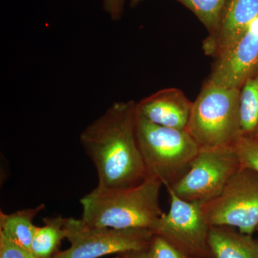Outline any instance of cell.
I'll use <instances>...</instances> for the list:
<instances>
[{
	"label": "cell",
	"instance_id": "obj_1",
	"mask_svg": "<svg viewBox=\"0 0 258 258\" xmlns=\"http://www.w3.org/2000/svg\"><path fill=\"white\" fill-rule=\"evenodd\" d=\"M136 115L137 103L115 102L81 132L80 143L96 168L98 186L131 187L147 177Z\"/></svg>",
	"mask_w": 258,
	"mask_h": 258
},
{
	"label": "cell",
	"instance_id": "obj_2",
	"mask_svg": "<svg viewBox=\"0 0 258 258\" xmlns=\"http://www.w3.org/2000/svg\"><path fill=\"white\" fill-rule=\"evenodd\" d=\"M163 183L147 176L134 186L119 189L97 186L80 200L81 220L93 227L118 230L147 229L154 232L162 216L159 197Z\"/></svg>",
	"mask_w": 258,
	"mask_h": 258
},
{
	"label": "cell",
	"instance_id": "obj_3",
	"mask_svg": "<svg viewBox=\"0 0 258 258\" xmlns=\"http://www.w3.org/2000/svg\"><path fill=\"white\" fill-rule=\"evenodd\" d=\"M136 134L147 176L173 186L189 171L200 147L186 130L162 126L137 112Z\"/></svg>",
	"mask_w": 258,
	"mask_h": 258
},
{
	"label": "cell",
	"instance_id": "obj_4",
	"mask_svg": "<svg viewBox=\"0 0 258 258\" xmlns=\"http://www.w3.org/2000/svg\"><path fill=\"white\" fill-rule=\"evenodd\" d=\"M186 130L200 148L232 147L242 136L240 89L206 81L193 102Z\"/></svg>",
	"mask_w": 258,
	"mask_h": 258
},
{
	"label": "cell",
	"instance_id": "obj_5",
	"mask_svg": "<svg viewBox=\"0 0 258 258\" xmlns=\"http://www.w3.org/2000/svg\"><path fill=\"white\" fill-rule=\"evenodd\" d=\"M67 249L52 258H100L111 254L146 251L154 236L147 229H118L93 227L81 219L64 218Z\"/></svg>",
	"mask_w": 258,
	"mask_h": 258
},
{
	"label": "cell",
	"instance_id": "obj_6",
	"mask_svg": "<svg viewBox=\"0 0 258 258\" xmlns=\"http://www.w3.org/2000/svg\"><path fill=\"white\" fill-rule=\"evenodd\" d=\"M201 208L210 226L237 227L252 235L258 227L257 173L241 167L221 193Z\"/></svg>",
	"mask_w": 258,
	"mask_h": 258
},
{
	"label": "cell",
	"instance_id": "obj_7",
	"mask_svg": "<svg viewBox=\"0 0 258 258\" xmlns=\"http://www.w3.org/2000/svg\"><path fill=\"white\" fill-rule=\"evenodd\" d=\"M241 168L232 147L200 148L189 171L170 188L179 198L203 204L218 196Z\"/></svg>",
	"mask_w": 258,
	"mask_h": 258
},
{
	"label": "cell",
	"instance_id": "obj_8",
	"mask_svg": "<svg viewBox=\"0 0 258 258\" xmlns=\"http://www.w3.org/2000/svg\"><path fill=\"white\" fill-rule=\"evenodd\" d=\"M170 209L163 214L154 229V234L197 258H213L209 245L210 225L205 219L201 204L179 198L166 188Z\"/></svg>",
	"mask_w": 258,
	"mask_h": 258
},
{
	"label": "cell",
	"instance_id": "obj_9",
	"mask_svg": "<svg viewBox=\"0 0 258 258\" xmlns=\"http://www.w3.org/2000/svg\"><path fill=\"white\" fill-rule=\"evenodd\" d=\"M258 69V17L237 40L214 58L207 82L222 87H242Z\"/></svg>",
	"mask_w": 258,
	"mask_h": 258
},
{
	"label": "cell",
	"instance_id": "obj_10",
	"mask_svg": "<svg viewBox=\"0 0 258 258\" xmlns=\"http://www.w3.org/2000/svg\"><path fill=\"white\" fill-rule=\"evenodd\" d=\"M258 17V0H227L216 28L203 40L205 55L215 58L237 41Z\"/></svg>",
	"mask_w": 258,
	"mask_h": 258
},
{
	"label": "cell",
	"instance_id": "obj_11",
	"mask_svg": "<svg viewBox=\"0 0 258 258\" xmlns=\"http://www.w3.org/2000/svg\"><path fill=\"white\" fill-rule=\"evenodd\" d=\"M193 102L176 88H165L137 103V112L155 124L186 130Z\"/></svg>",
	"mask_w": 258,
	"mask_h": 258
},
{
	"label": "cell",
	"instance_id": "obj_12",
	"mask_svg": "<svg viewBox=\"0 0 258 258\" xmlns=\"http://www.w3.org/2000/svg\"><path fill=\"white\" fill-rule=\"evenodd\" d=\"M209 245L213 258H258V240L226 226H210Z\"/></svg>",
	"mask_w": 258,
	"mask_h": 258
},
{
	"label": "cell",
	"instance_id": "obj_13",
	"mask_svg": "<svg viewBox=\"0 0 258 258\" xmlns=\"http://www.w3.org/2000/svg\"><path fill=\"white\" fill-rule=\"evenodd\" d=\"M45 205L36 208L24 209L11 214L0 212V234L22 248L30 251L32 240L37 227L33 220Z\"/></svg>",
	"mask_w": 258,
	"mask_h": 258
},
{
	"label": "cell",
	"instance_id": "obj_14",
	"mask_svg": "<svg viewBox=\"0 0 258 258\" xmlns=\"http://www.w3.org/2000/svg\"><path fill=\"white\" fill-rule=\"evenodd\" d=\"M43 222L45 225L37 227L30 251L38 258H52L59 252L61 242L66 238L64 218L59 215L47 217Z\"/></svg>",
	"mask_w": 258,
	"mask_h": 258
},
{
	"label": "cell",
	"instance_id": "obj_15",
	"mask_svg": "<svg viewBox=\"0 0 258 258\" xmlns=\"http://www.w3.org/2000/svg\"><path fill=\"white\" fill-rule=\"evenodd\" d=\"M242 136L258 137V69L240 88Z\"/></svg>",
	"mask_w": 258,
	"mask_h": 258
},
{
	"label": "cell",
	"instance_id": "obj_16",
	"mask_svg": "<svg viewBox=\"0 0 258 258\" xmlns=\"http://www.w3.org/2000/svg\"><path fill=\"white\" fill-rule=\"evenodd\" d=\"M195 14L208 33L216 28L227 0H176Z\"/></svg>",
	"mask_w": 258,
	"mask_h": 258
},
{
	"label": "cell",
	"instance_id": "obj_17",
	"mask_svg": "<svg viewBox=\"0 0 258 258\" xmlns=\"http://www.w3.org/2000/svg\"><path fill=\"white\" fill-rule=\"evenodd\" d=\"M241 167L252 169L258 174V137L241 136L232 146Z\"/></svg>",
	"mask_w": 258,
	"mask_h": 258
},
{
	"label": "cell",
	"instance_id": "obj_18",
	"mask_svg": "<svg viewBox=\"0 0 258 258\" xmlns=\"http://www.w3.org/2000/svg\"><path fill=\"white\" fill-rule=\"evenodd\" d=\"M146 254L147 258H197L156 234L146 250Z\"/></svg>",
	"mask_w": 258,
	"mask_h": 258
},
{
	"label": "cell",
	"instance_id": "obj_19",
	"mask_svg": "<svg viewBox=\"0 0 258 258\" xmlns=\"http://www.w3.org/2000/svg\"><path fill=\"white\" fill-rule=\"evenodd\" d=\"M0 258H38L27 250L8 240L0 234Z\"/></svg>",
	"mask_w": 258,
	"mask_h": 258
},
{
	"label": "cell",
	"instance_id": "obj_20",
	"mask_svg": "<svg viewBox=\"0 0 258 258\" xmlns=\"http://www.w3.org/2000/svg\"><path fill=\"white\" fill-rule=\"evenodd\" d=\"M103 9L113 21H118L124 12V0H103Z\"/></svg>",
	"mask_w": 258,
	"mask_h": 258
},
{
	"label": "cell",
	"instance_id": "obj_21",
	"mask_svg": "<svg viewBox=\"0 0 258 258\" xmlns=\"http://www.w3.org/2000/svg\"><path fill=\"white\" fill-rule=\"evenodd\" d=\"M123 258H147L146 251L140 252H132L128 253L120 254Z\"/></svg>",
	"mask_w": 258,
	"mask_h": 258
},
{
	"label": "cell",
	"instance_id": "obj_22",
	"mask_svg": "<svg viewBox=\"0 0 258 258\" xmlns=\"http://www.w3.org/2000/svg\"><path fill=\"white\" fill-rule=\"evenodd\" d=\"M143 1V0H131V6L132 8H135L137 5H138L141 2Z\"/></svg>",
	"mask_w": 258,
	"mask_h": 258
},
{
	"label": "cell",
	"instance_id": "obj_23",
	"mask_svg": "<svg viewBox=\"0 0 258 258\" xmlns=\"http://www.w3.org/2000/svg\"><path fill=\"white\" fill-rule=\"evenodd\" d=\"M115 258H123V257H122L121 255H120V256H118V257H115Z\"/></svg>",
	"mask_w": 258,
	"mask_h": 258
},
{
	"label": "cell",
	"instance_id": "obj_24",
	"mask_svg": "<svg viewBox=\"0 0 258 258\" xmlns=\"http://www.w3.org/2000/svg\"><path fill=\"white\" fill-rule=\"evenodd\" d=\"M257 230H258V227H257Z\"/></svg>",
	"mask_w": 258,
	"mask_h": 258
}]
</instances>
